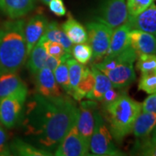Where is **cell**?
<instances>
[{
	"label": "cell",
	"mask_w": 156,
	"mask_h": 156,
	"mask_svg": "<svg viewBox=\"0 0 156 156\" xmlns=\"http://www.w3.org/2000/svg\"><path fill=\"white\" fill-rule=\"evenodd\" d=\"M136 69L141 74L156 72L155 54H142L137 56Z\"/></svg>",
	"instance_id": "29"
},
{
	"label": "cell",
	"mask_w": 156,
	"mask_h": 156,
	"mask_svg": "<svg viewBox=\"0 0 156 156\" xmlns=\"http://www.w3.org/2000/svg\"><path fill=\"white\" fill-rule=\"evenodd\" d=\"M86 30L88 32V42L93 50L92 61L95 63L101 61L106 55L114 30L100 21L87 23Z\"/></svg>",
	"instance_id": "7"
},
{
	"label": "cell",
	"mask_w": 156,
	"mask_h": 156,
	"mask_svg": "<svg viewBox=\"0 0 156 156\" xmlns=\"http://www.w3.org/2000/svg\"><path fill=\"white\" fill-rule=\"evenodd\" d=\"M128 44L134 50L137 56L142 54H155V36L140 30H130L128 33Z\"/></svg>",
	"instance_id": "14"
},
{
	"label": "cell",
	"mask_w": 156,
	"mask_h": 156,
	"mask_svg": "<svg viewBox=\"0 0 156 156\" xmlns=\"http://www.w3.org/2000/svg\"><path fill=\"white\" fill-rule=\"evenodd\" d=\"M89 151L97 156L123 155L115 146L108 124L98 109L95 113V127L89 141Z\"/></svg>",
	"instance_id": "5"
},
{
	"label": "cell",
	"mask_w": 156,
	"mask_h": 156,
	"mask_svg": "<svg viewBox=\"0 0 156 156\" xmlns=\"http://www.w3.org/2000/svg\"><path fill=\"white\" fill-rule=\"evenodd\" d=\"M33 76L37 94L46 98H58L64 95L63 90L56 83L52 70L43 69L34 73Z\"/></svg>",
	"instance_id": "11"
},
{
	"label": "cell",
	"mask_w": 156,
	"mask_h": 156,
	"mask_svg": "<svg viewBox=\"0 0 156 156\" xmlns=\"http://www.w3.org/2000/svg\"><path fill=\"white\" fill-rule=\"evenodd\" d=\"M141 111L156 113V92L151 94L141 103Z\"/></svg>",
	"instance_id": "36"
},
{
	"label": "cell",
	"mask_w": 156,
	"mask_h": 156,
	"mask_svg": "<svg viewBox=\"0 0 156 156\" xmlns=\"http://www.w3.org/2000/svg\"><path fill=\"white\" fill-rule=\"evenodd\" d=\"M53 74L58 85L67 95H69L70 86H69V69L66 61L62 62L53 70Z\"/></svg>",
	"instance_id": "27"
},
{
	"label": "cell",
	"mask_w": 156,
	"mask_h": 156,
	"mask_svg": "<svg viewBox=\"0 0 156 156\" xmlns=\"http://www.w3.org/2000/svg\"><path fill=\"white\" fill-rule=\"evenodd\" d=\"M48 5L50 11L57 17H64L67 13L66 7L62 0H50Z\"/></svg>",
	"instance_id": "35"
},
{
	"label": "cell",
	"mask_w": 156,
	"mask_h": 156,
	"mask_svg": "<svg viewBox=\"0 0 156 156\" xmlns=\"http://www.w3.org/2000/svg\"><path fill=\"white\" fill-rule=\"evenodd\" d=\"M11 155L8 143V134L5 127L0 123V156Z\"/></svg>",
	"instance_id": "33"
},
{
	"label": "cell",
	"mask_w": 156,
	"mask_h": 156,
	"mask_svg": "<svg viewBox=\"0 0 156 156\" xmlns=\"http://www.w3.org/2000/svg\"><path fill=\"white\" fill-rule=\"evenodd\" d=\"M95 85V76L91 68L85 67L83 76L80 79L76 90L73 92L71 97L76 101H81L87 98L89 93L92 91Z\"/></svg>",
	"instance_id": "24"
},
{
	"label": "cell",
	"mask_w": 156,
	"mask_h": 156,
	"mask_svg": "<svg viewBox=\"0 0 156 156\" xmlns=\"http://www.w3.org/2000/svg\"><path fill=\"white\" fill-rule=\"evenodd\" d=\"M71 96L46 98L34 94L26 100L22 124L36 147L52 153L77 121L78 106Z\"/></svg>",
	"instance_id": "1"
},
{
	"label": "cell",
	"mask_w": 156,
	"mask_h": 156,
	"mask_svg": "<svg viewBox=\"0 0 156 156\" xmlns=\"http://www.w3.org/2000/svg\"><path fill=\"white\" fill-rule=\"evenodd\" d=\"M41 38L44 40L54 41V42H57V43L61 44L68 53L71 54V50H72L74 44L68 37L65 32L62 30L61 26L56 21L49 22L44 33L41 37Z\"/></svg>",
	"instance_id": "22"
},
{
	"label": "cell",
	"mask_w": 156,
	"mask_h": 156,
	"mask_svg": "<svg viewBox=\"0 0 156 156\" xmlns=\"http://www.w3.org/2000/svg\"><path fill=\"white\" fill-rule=\"evenodd\" d=\"M61 28L67 35L73 44L88 43L87 30L80 22L75 19L71 13L68 14L66 21L62 23Z\"/></svg>",
	"instance_id": "20"
},
{
	"label": "cell",
	"mask_w": 156,
	"mask_h": 156,
	"mask_svg": "<svg viewBox=\"0 0 156 156\" xmlns=\"http://www.w3.org/2000/svg\"><path fill=\"white\" fill-rule=\"evenodd\" d=\"M141 112V103L132 99L124 91L112 103L102 107V116L105 119L113 139L122 143L132 132L134 123Z\"/></svg>",
	"instance_id": "3"
},
{
	"label": "cell",
	"mask_w": 156,
	"mask_h": 156,
	"mask_svg": "<svg viewBox=\"0 0 156 156\" xmlns=\"http://www.w3.org/2000/svg\"><path fill=\"white\" fill-rule=\"evenodd\" d=\"M128 12L125 0H105L101 6L97 21L115 30L127 22Z\"/></svg>",
	"instance_id": "9"
},
{
	"label": "cell",
	"mask_w": 156,
	"mask_h": 156,
	"mask_svg": "<svg viewBox=\"0 0 156 156\" xmlns=\"http://www.w3.org/2000/svg\"><path fill=\"white\" fill-rule=\"evenodd\" d=\"M35 7L34 0H0V10L11 19L20 18Z\"/></svg>",
	"instance_id": "17"
},
{
	"label": "cell",
	"mask_w": 156,
	"mask_h": 156,
	"mask_svg": "<svg viewBox=\"0 0 156 156\" xmlns=\"http://www.w3.org/2000/svg\"><path fill=\"white\" fill-rule=\"evenodd\" d=\"M38 42L44 47L46 52L50 56L58 57L61 59H69L71 57V54L68 53L64 49V47L57 42L50 41V40H44L42 38L39 39Z\"/></svg>",
	"instance_id": "28"
},
{
	"label": "cell",
	"mask_w": 156,
	"mask_h": 156,
	"mask_svg": "<svg viewBox=\"0 0 156 156\" xmlns=\"http://www.w3.org/2000/svg\"><path fill=\"white\" fill-rule=\"evenodd\" d=\"M98 103L96 101L86 100L81 101L78 107V116L76 126L82 138L89 145L95 127V113L97 110Z\"/></svg>",
	"instance_id": "10"
},
{
	"label": "cell",
	"mask_w": 156,
	"mask_h": 156,
	"mask_svg": "<svg viewBox=\"0 0 156 156\" xmlns=\"http://www.w3.org/2000/svg\"><path fill=\"white\" fill-rule=\"evenodd\" d=\"M150 140L153 143H155L156 144V131L155 132H153V133H152V138H151Z\"/></svg>",
	"instance_id": "37"
},
{
	"label": "cell",
	"mask_w": 156,
	"mask_h": 156,
	"mask_svg": "<svg viewBox=\"0 0 156 156\" xmlns=\"http://www.w3.org/2000/svg\"><path fill=\"white\" fill-rule=\"evenodd\" d=\"M130 30L129 25L126 22L113 30L109 46L104 57H114L128 47V33Z\"/></svg>",
	"instance_id": "18"
},
{
	"label": "cell",
	"mask_w": 156,
	"mask_h": 156,
	"mask_svg": "<svg viewBox=\"0 0 156 156\" xmlns=\"http://www.w3.org/2000/svg\"><path fill=\"white\" fill-rule=\"evenodd\" d=\"M67 59H61L49 55L44 49L42 44L37 42L27 58V68L30 72L34 74L43 69H49L54 70L62 61Z\"/></svg>",
	"instance_id": "12"
},
{
	"label": "cell",
	"mask_w": 156,
	"mask_h": 156,
	"mask_svg": "<svg viewBox=\"0 0 156 156\" xmlns=\"http://www.w3.org/2000/svg\"><path fill=\"white\" fill-rule=\"evenodd\" d=\"M155 38H156V36H155Z\"/></svg>",
	"instance_id": "40"
},
{
	"label": "cell",
	"mask_w": 156,
	"mask_h": 156,
	"mask_svg": "<svg viewBox=\"0 0 156 156\" xmlns=\"http://www.w3.org/2000/svg\"><path fill=\"white\" fill-rule=\"evenodd\" d=\"M122 92L123 91H122V89L112 87L111 89H108L106 93L103 95L101 100L100 101V102L101 103V106L105 107L112 103L113 101H115L120 95H122Z\"/></svg>",
	"instance_id": "34"
},
{
	"label": "cell",
	"mask_w": 156,
	"mask_h": 156,
	"mask_svg": "<svg viewBox=\"0 0 156 156\" xmlns=\"http://www.w3.org/2000/svg\"><path fill=\"white\" fill-rule=\"evenodd\" d=\"M11 155L18 156H50L53 154L50 151L37 147L19 138H15L9 144Z\"/></svg>",
	"instance_id": "21"
},
{
	"label": "cell",
	"mask_w": 156,
	"mask_h": 156,
	"mask_svg": "<svg viewBox=\"0 0 156 156\" xmlns=\"http://www.w3.org/2000/svg\"><path fill=\"white\" fill-rule=\"evenodd\" d=\"M155 131H156V126H155V128L154 129V131H153V132H155Z\"/></svg>",
	"instance_id": "39"
},
{
	"label": "cell",
	"mask_w": 156,
	"mask_h": 156,
	"mask_svg": "<svg viewBox=\"0 0 156 156\" xmlns=\"http://www.w3.org/2000/svg\"><path fill=\"white\" fill-rule=\"evenodd\" d=\"M115 57L117 60L116 64L112 69L101 72L111 81L114 88L123 89L135 81L134 62L137 59V55L128 44L125 50Z\"/></svg>",
	"instance_id": "4"
},
{
	"label": "cell",
	"mask_w": 156,
	"mask_h": 156,
	"mask_svg": "<svg viewBox=\"0 0 156 156\" xmlns=\"http://www.w3.org/2000/svg\"><path fill=\"white\" fill-rule=\"evenodd\" d=\"M41 1H42V2H44V4H46V5H48V3L50 2V0H41Z\"/></svg>",
	"instance_id": "38"
},
{
	"label": "cell",
	"mask_w": 156,
	"mask_h": 156,
	"mask_svg": "<svg viewBox=\"0 0 156 156\" xmlns=\"http://www.w3.org/2000/svg\"><path fill=\"white\" fill-rule=\"evenodd\" d=\"M156 126V113L141 111L137 116L132 132L138 140L147 139Z\"/></svg>",
	"instance_id": "16"
},
{
	"label": "cell",
	"mask_w": 156,
	"mask_h": 156,
	"mask_svg": "<svg viewBox=\"0 0 156 156\" xmlns=\"http://www.w3.org/2000/svg\"><path fill=\"white\" fill-rule=\"evenodd\" d=\"M137 154L144 156H156V144L153 143L151 140L145 139L138 140L135 145Z\"/></svg>",
	"instance_id": "32"
},
{
	"label": "cell",
	"mask_w": 156,
	"mask_h": 156,
	"mask_svg": "<svg viewBox=\"0 0 156 156\" xmlns=\"http://www.w3.org/2000/svg\"><path fill=\"white\" fill-rule=\"evenodd\" d=\"M127 23L131 30H140L156 36V5L152 3L137 16H128Z\"/></svg>",
	"instance_id": "15"
},
{
	"label": "cell",
	"mask_w": 156,
	"mask_h": 156,
	"mask_svg": "<svg viewBox=\"0 0 156 156\" xmlns=\"http://www.w3.org/2000/svg\"><path fill=\"white\" fill-rule=\"evenodd\" d=\"M91 69L95 76V85L92 91L87 96L88 99L100 101L103 95L107 91L113 87L111 81L108 79L105 74L100 71L97 68H95L93 64L91 65Z\"/></svg>",
	"instance_id": "23"
},
{
	"label": "cell",
	"mask_w": 156,
	"mask_h": 156,
	"mask_svg": "<svg viewBox=\"0 0 156 156\" xmlns=\"http://www.w3.org/2000/svg\"><path fill=\"white\" fill-rule=\"evenodd\" d=\"M152 3H154V0H127L126 5L128 16H137L140 12L146 10Z\"/></svg>",
	"instance_id": "31"
},
{
	"label": "cell",
	"mask_w": 156,
	"mask_h": 156,
	"mask_svg": "<svg viewBox=\"0 0 156 156\" xmlns=\"http://www.w3.org/2000/svg\"><path fill=\"white\" fill-rule=\"evenodd\" d=\"M66 62L69 69V86H70L69 96H71L73 92L76 89L78 83L83 76L85 65L78 62L76 59H73L71 57L67 59Z\"/></svg>",
	"instance_id": "25"
},
{
	"label": "cell",
	"mask_w": 156,
	"mask_h": 156,
	"mask_svg": "<svg viewBox=\"0 0 156 156\" xmlns=\"http://www.w3.org/2000/svg\"><path fill=\"white\" fill-rule=\"evenodd\" d=\"M27 98L26 87L0 99V123L5 128L11 129L21 123Z\"/></svg>",
	"instance_id": "6"
},
{
	"label": "cell",
	"mask_w": 156,
	"mask_h": 156,
	"mask_svg": "<svg viewBox=\"0 0 156 156\" xmlns=\"http://www.w3.org/2000/svg\"><path fill=\"white\" fill-rule=\"evenodd\" d=\"M49 23L48 18L43 13H37L29 18L24 25V36L26 41L27 58L39 39L44 35L47 25Z\"/></svg>",
	"instance_id": "13"
},
{
	"label": "cell",
	"mask_w": 156,
	"mask_h": 156,
	"mask_svg": "<svg viewBox=\"0 0 156 156\" xmlns=\"http://www.w3.org/2000/svg\"><path fill=\"white\" fill-rule=\"evenodd\" d=\"M71 56H74V59H76L78 62L86 65L93 58V50L91 46L87 43L76 44L73 45Z\"/></svg>",
	"instance_id": "26"
},
{
	"label": "cell",
	"mask_w": 156,
	"mask_h": 156,
	"mask_svg": "<svg viewBox=\"0 0 156 156\" xmlns=\"http://www.w3.org/2000/svg\"><path fill=\"white\" fill-rule=\"evenodd\" d=\"M89 145L85 142L79 134L76 122L64 135L55 149L56 156H84L89 155Z\"/></svg>",
	"instance_id": "8"
},
{
	"label": "cell",
	"mask_w": 156,
	"mask_h": 156,
	"mask_svg": "<svg viewBox=\"0 0 156 156\" xmlns=\"http://www.w3.org/2000/svg\"><path fill=\"white\" fill-rule=\"evenodd\" d=\"M25 20L11 19L0 27V71H18L27 61Z\"/></svg>",
	"instance_id": "2"
},
{
	"label": "cell",
	"mask_w": 156,
	"mask_h": 156,
	"mask_svg": "<svg viewBox=\"0 0 156 156\" xmlns=\"http://www.w3.org/2000/svg\"><path fill=\"white\" fill-rule=\"evenodd\" d=\"M26 87L17 71H0V99Z\"/></svg>",
	"instance_id": "19"
},
{
	"label": "cell",
	"mask_w": 156,
	"mask_h": 156,
	"mask_svg": "<svg viewBox=\"0 0 156 156\" xmlns=\"http://www.w3.org/2000/svg\"><path fill=\"white\" fill-rule=\"evenodd\" d=\"M138 89L148 95L156 92V72L141 74L138 83Z\"/></svg>",
	"instance_id": "30"
}]
</instances>
